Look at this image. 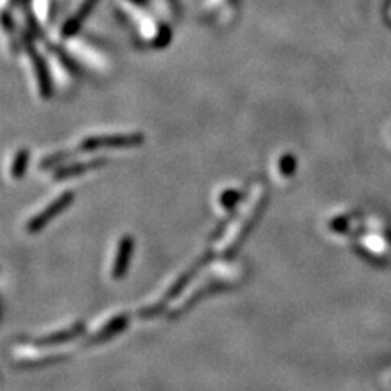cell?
<instances>
[{
	"label": "cell",
	"instance_id": "277c9868",
	"mask_svg": "<svg viewBox=\"0 0 391 391\" xmlns=\"http://www.w3.org/2000/svg\"><path fill=\"white\" fill-rule=\"evenodd\" d=\"M264 200H266V196L264 194H258L255 200L251 203V207L248 209V214L243 215L241 217V224L239 229L235 230V235H234V240H231L229 245H227L225 248V255H231V253L239 250L240 243L246 239V235L250 234V230L253 229V225H255L256 219L260 217V214L263 212V207H264Z\"/></svg>",
	"mask_w": 391,
	"mask_h": 391
},
{
	"label": "cell",
	"instance_id": "4fadbf2b",
	"mask_svg": "<svg viewBox=\"0 0 391 391\" xmlns=\"http://www.w3.org/2000/svg\"><path fill=\"white\" fill-rule=\"evenodd\" d=\"M295 167H297V163H295L294 155H290V153H287V155H282L281 163H279V168H281L282 176H292L295 172Z\"/></svg>",
	"mask_w": 391,
	"mask_h": 391
},
{
	"label": "cell",
	"instance_id": "8fae6325",
	"mask_svg": "<svg viewBox=\"0 0 391 391\" xmlns=\"http://www.w3.org/2000/svg\"><path fill=\"white\" fill-rule=\"evenodd\" d=\"M31 57H33V64H35V71L36 73H38V80H40V85H41V90H43V95L44 97H49V78H47V72H46V67H44V62L41 57L36 56V52L31 49Z\"/></svg>",
	"mask_w": 391,
	"mask_h": 391
},
{
	"label": "cell",
	"instance_id": "7c38bea8",
	"mask_svg": "<svg viewBox=\"0 0 391 391\" xmlns=\"http://www.w3.org/2000/svg\"><path fill=\"white\" fill-rule=\"evenodd\" d=\"M28 162H30V152L25 149L20 150L12 163V176L17 179L22 178L26 172V167H28Z\"/></svg>",
	"mask_w": 391,
	"mask_h": 391
},
{
	"label": "cell",
	"instance_id": "8992f818",
	"mask_svg": "<svg viewBox=\"0 0 391 391\" xmlns=\"http://www.w3.org/2000/svg\"><path fill=\"white\" fill-rule=\"evenodd\" d=\"M97 2H98V0H85V2L80 5V8H78L77 12L73 13L72 17L64 23V26H62V35L67 36V38H68V36L76 35L77 31L80 30L82 23L88 18V15L92 13V10L95 8Z\"/></svg>",
	"mask_w": 391,
	"mask_h": 391
},
{
	"label": "cell",
	"instance_id": "52a82bcc",
	"mask_svg": "<svg viewBox=\"0 0 391 391\" xmlns=\"http://www.w3.org/2000/svg\"><path fill=\"white\" fill-rule=\"evenodd\" d=\"M126 326H128V316H126V315L116 316V318L108 321V323L104 325L102 330H98L97 332H95L92 339H90V342L108 341L109 337H113L114 335H119V332L123 331Z\"/></svg>",
	"mask_w": 391,
	"mask_h": 391
},
{
	"label": "cell",
	"instance_id": "30bf717a",
	"mask_svg": "<svg viewBox=\"0 0 391 391\" xmlns=\"http://www.w3.org/2000/svg\"><path fill=\"white\" fill-rule=\"evenodd\" d=\"M107 160H103V158H97V160H90L85 163H77V165L62 168V170L57 172L54 174L56 179H62V178H71V176H77V174H82L88 170H95V168L103 167Z\"/></svg>",
	"mask_w": 391,
	"mask_h": 391
},
{
	"label": "cell",
	"instance_id": "7a4b0ae2",
	"mask_svg": "<svg viewBox=\"0 0 391 391\" xmlns=\"http://www.w3.org/2000/svg\"><path fill=\"white\" fill-rule=\"evenodd\" d=\"M209 258H210V253H205V255L200 256L199 260H196V263L193 264V266H191V267H188L186 271H184V272L181 274V276H179V277L176 279V281H174V282L170 285V289L167 290V294L163 295V297H162L160 300H158V302H155L153 305H150L149 308H145V310H144L145 313H142V315H144V316L157 315V311H160V310L163 308V306H165L168 302H170V300H172L173 297H176V295H178L179 292H183V289L186 287L188 282L191 281V279L196 276V272H198L199 269L203 267L205 263H207Z\"/></svg>",
	"mask_w": 391,
	"mask_h": 391
},
{
	"label": "cell",
	"instance_id": "5b68a950",
	"mask_svg": "<svg viewBox=\"0 0 391 391\" xmlns=\"http://www.w3.org/2000/svg\"><path fill=\"white\" fill-rule=\"evenodd\" d=\"M132 251H134V239L131 235H126L121 239L118 245V253H116L113 269H111V274H113V279H121L124 277L126 271L129 267V261L132 258Z\"/></svg>",
	"mask_w": 391,
	"mask_h": 391
},
{
	"label": "cell",
	"instance_id": "ba28073f",
	"mask_svg": "<svg viewBox=\"0 0 391 391\" xmlns=\"http://www.w3.org/2000/svg\"><path fill=\"white\" fill-rule=\"evenodd\" d=\"M15 357L22 362H30V363H47V362H54L57 359H61L62 356H57L54 352H38L33 351L30 347H23V349H17L15 351Z\"/></svg>",
	"mask_w": 391,
	"mask_h": 391
},
{
	"label": "cell",
	"instance_id": "9c48e42d",
	"mask_svg": "<svg viewBox=\"0 0 391 391\" xmlns=\"http://www.w3.org/2000/svg\"><path fill=\"white\" fill-rule=\"evenodd\" d=\"M83 331V325H73L72 327H68V330H62L59 332H56V335H49L43 337V339L36 342V344L40 346H57V344H62V342H67L73 339V337L80 335V332Z\"/></svg>",
	"mask_w": 391,
	"mask_h": 391
},
{
	"label": "cell",
	"instance_id": "6da1fadb",
	"mask_svg": "<svg viewBox=\"0 0 391 391\" xmlns=\"http://www.w3.org/2000/svg\"><path fill=\"white\" fill-rule=\"evenodd\" d=\"M145 140L142 134H107V136H93L87 137L80 142L76 150L67 152L68 158L76 152H88L98 149H126V147H137Z\"/></svg>",
	"mask_w": 391,
	"mask_h": 391
},
{
	"label": "cell",
	"instance_id": "3957f363",
	"mask_svg": "<svg viewBox=\"0 0 391 391\" xmlns=\"http://www.w3.org/2000/svg\"><path fill=\"white\" fill-rule=\"evenodd\" d=\"M72 203H73V193L72 191L62 193L59 198L52 200V203L47 204L41 212L36 214L35 217L28 222V227H26V229H28L30 234H36V231L43 230L52 219H56L57 215L64 212Z\"/></svg>",
	"mask_w": 391,
	"mask_h": 391
}]
</instances>
